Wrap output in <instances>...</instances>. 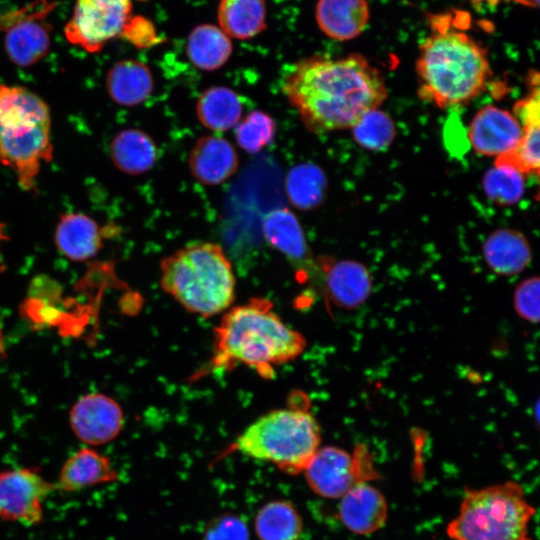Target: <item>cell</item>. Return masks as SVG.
<instances>
[{"instance_id":"4fadbf2b","label":"cell","mask_w":540,"mask_h":540,"mask_svg":"<svg viewBox=\"0 0 540 540\" xmlns=\"http://www.w3.org/2000/svg\"><path fill=\"white\" fill-rule=\"evenodd\" d=\"M528 78V95L518 100L513 107V114L522 128L521 139L513 151L497 157L494 162L513 167L524 176L539 173V74L531 71Z\"/></svg>"},{"instance_id":"3957f363","label":"cell","mask_w":540,"mask_h":540,"mask_svg":"<svg viewBox=\"0 0 540 540\" xmlns=\"http://www.w3.org/2000/svg\"><path fill=\"white\" fill-rule=\"evenodd\" d=\"M416 71L420 98L439 108L469 103L484 92L492 74L485 50L444 16L432 19Z\"/></svg>"},{"instance_id":"52a82bcc","label":"cell","mask_w":540,"mask_h":540,"mask_svg":"<svg viewBox=\"0 0 540 540\" xmlns=\"http://www.w3.org/2000/svg\"><path fill=\"white\" fill-rule=\"evenodd\" d=\"M534 513L521 485L506 481L468 489L446 531L452 540H531Z\"/></svg>"},{"instance_id":"4dcf8cb0","label":"cell","mask_w":540,"mask_h":540,"mask_svg":"<svg viewBox=\"0 0 540 540\" xmlns=\"http://www.w3.org/2000/svg\"><path fill=\"white\" fill-rule=\"evenodd\" d=\"M276 135L274 119L261 110L248 113L235 126V138L239 147L254 154L270 145Z\"/></svg>"},{"instance_id":"8d00e7d4","label":"cell","mask_w":540,"mask_h":540,"mask_svg":"<svg viewBox=\"0 0 540 540\" xmlns=\"http://www.w3.org/2000/svg\"><path fill=\"white\" fill-rule=\"evenodd\" d=\"M9 237L6 233V226L3 222H0V246L2 244V242L8 240Z\"/></svg>"},{"instance_id":"f1b7e54d","label":"cell","mask_w":540,"mask_h":540,"mask_svg":"<svg viewBox=\"0 0 540 540\" xmlns=\"http://www.w3.org/2000/svg\"><path fill=\"white\" fill-rule=\"evenodd\" d=\"M325 184L323 172L308 163L291 168L285 180L288 199L301 210L312 209L322 201Z\"/></svg>"},{"instance_id":"e575fe53","label":"cell","mask_w":540,"mask_h":540,"mask_svg":"<svg viewBox=\"0 0 540 540\" xmlns=\"http://www.w3.org/2000/svg\"><path fill=\"white\" fill-rule=\"evenodd\" d=\"M122 35L139 48L149 47L157 42L154 28L145 19H130Z\"/></svg>"},{"instance_id":"f546056e","label":"cell","mask_w":540,"mask_h":540,"mask_svg":"<svg viewBox=\"0 0 540 540\" xmlns=\"http://www.w3.org/2000/svg\"><path fill=\"white\" fill-rule=\"evenodd\" d=\"M487 197L498 205L519 202L525 191L524 175L513 167L494 164L483 177Z\"/></svg>"},{"instance_id":"d6986e66","label":"cell","mask_w":540,"mask_h":540,"mask_svg":"<svg viewBox=\"0 0 540 540\" xmlns=\"http://www.w3.org/2000/svg\"><path fill=\"white\" fill-rule=\"evenodd\" d=\"M118 479L119 474L109 457L93 447L85 446L66 459L54 486L55 490L73 493Z\"/></svg>"},{"instance_id":"44dd1931","label":"cell","mask_w":540,"mask_h":540,"mask_svg":"<svg viewBox=\"0 0 540 540\" xmlns=\"http://www.w3.org/2000/svg\"><path fill=\"white\" fill-rule=\"evenodd\" d=\"M263 235L300 272L311 263L308 245L297 217L287 208L271 211L264 219Z\"/></svg>"},{"instance_id":"74e56055","label":"cell","mask_w":540,"mask_h":540,"mask_svg":"<svg viewBox=\"0 0 540 540\" xmlns=\"http://www.w3.org/2000/svg\"><path fill=\"white\" fill-rule=\"evenodd\" d=\"M1 342H2V330H1V327H0V345H1Z\"/></svg>"},{"instance_id":"83f0119b","label":"cell","mask_w":540,"mask_h":540,"mask_svg":"<svg viewBox=\"0 0 540 540\" xmlns=\"http://www.w3.org/2000/svg\"><path fill=\"white\" fill-rule=\"evenodd\" d=\"M254 530L259 540H299L303 522L292 502L272 500L258 510Z\"/></svg>"},{"instance_id":"e0dca14e","label":"cell","mask_w":540,"mask_h":540,"mask_svg":"<svg viewBox=\"0 0 540 540\" xmlns=\"http://www.w3.org/2000/svg\"><path fill=\"white\" fill-rule=\"evenodd\" d=\"M239 158L234 146L224 137L202 136L188 155V167L193 177L205 185H219L237 171Z\"/></svg>"},{"instance_id":"2e32d148","label":"cell","mask_w":540,"mask_h":540,"mask_svg":"<svg viewBox=\"0 0 540 540\" xmlns=\"http://www.w3.org/2000/svg\"><path fill=\"white\" fill-rule=\"evenodd\" d=\"M338 515L349 531L369 535L385 525L388 505L378 489L366 482H358L340 497Z\"/></svg>"},{"instance_id":"4316f807","label":"cell","mask_w":540,"mask_h":540,"mask_svg":"<svg viewBox=\"0 0 540 540\" xmlns=\"http://www.w3.org/2000/svg\"><path fill=\"white\" fill-rule=\"evenodd\" d=\"M217 16L229 38L249 39L266 28L265 0H221Z\"/></svg>"},{"instance_id":"8992f818","label":"cell","mask_w":540,"mask_h":540,"mask_svg":"<svg viewBox=\"0 0 540 540\" xmlns=\"http://www.w3.org/2000/svg\"><path fill=\"white\" fill-rule=\"evenodd\" d=\"M320 443V427L312 413L306 407L290 405L260 416L237 437L233 447L249 458L296 475L303 473Z\"/></svg>"},{"instance_id":"30bf717a","label":"cell","mask_w":540,"mask_h":540,"mask_svg":"<svg viewBox=\"0 0 540 540\" xmlns=\"http://www.w3.org/2000/svg\"><path fill=\"white\" fill-rule=\"evenodd\" d=\"M54 490V483L36 467L0 471V519L25 527L39 525L44 501Z\"/></svg>"},{"instance_id":"ba28073f","label":"cell","mask_w":540,"mask_h":540,"mask_svg":"<svg viewBox=\"0 0 540 540\" xmlns=\"http://www.w3.org/2000/svg\"><path fill=\"white\" fill-rule=\"evenodd\" d=\"M55 4L36 0L0 17L5 52L12 63L29 67L41 61L51 45L48 15Z\"/></svg>"},{"instance_id":"1f68e13d","label":"cell","mask_w":540,"mask_h":540,"mask_svg":"<svg viewBox=\"0 0 540 540\" xmlns=\"http://www.w3.org/2000/svg\"><path fill=\"white\" fill-rule=\"evenodd\" d=\"M351 130L359 145L375 151L386 149L396 133L392 119L379 108L367 112Z\"/></svg>"},{"instance_id":"9a60e30c","label":"cell","mask_w":540,"mask_h":540,"mask_svg":"<svg viewBox=\"0 0 540 540\" xmlns=\"http://www.w3.org/2000/svg\"><path fill=\"white\" fill-rule=\"evenodd\" d=\"M324 288L330 302L338 308L353 310L363 305L372 293L367 267L356 260H321Z\"/></svg>"},{"instance_id":"603a6c76","label":"cell","mask_w":540,"mask_h":540,"mask_svg":"<svg viewBox=\"0 0 540 540\" xmlns=\"http://www.w3.org/2000/svg\"><path fill=\"white\" fill-rule=\"evenodd\" d=\"M154 80L148 66L141 61L126 59L116 62L106 76L110 98L126 107L146 101L153 92Z\"/></svg>"},{"instance_id":"9c48e42d","label":"cell","mask_w":540,"mask_h":540,"mask_svg":"<svg viewBox=\"0 0 540 540\" xmlns=\"http://www.w3.org/2000/svg\"><path fill=\"white\" fill-rule=\"evenodd\" d=\"M132 11L131 0H77L64 33L73 45L96 53L122 35Z\"/></svg>"},{"instance_id":"d4e9b609","label":"cell","mask_w":540,"mask_h":540,"mask_svg":"<svg viewBox=\"0 0 540 540\" xmlns=\"http://www.w3.org/2000/svg\"><path fill=\"white\" fill-rule=\"evenodd\" d=\"M243 105L239 95L225 86H213L198 98L196 114L200 123L215 132H223L241 120Z\"/></svg>"},{"instance_id":"836d02e7","label":"cell","mask_w":540,"mask_h":540,"mask_svg":"<svg viewBox=\"0 0 540 540\" xmlns=\"http://www.w3.org/2000/svg\"><path fill=\"white\" fill-rule=\"evenodd\" d=\"M203 540H250V534L242 518L225 514L215 517L208 523Z\"/></svg>"},{"instance_id":"5b68a950","label":"cell","mask_w":540,"mask_h":540,"mask_svg":"<svg viewBox=\"0 0 540 540\" xmlns=\"http://www.w3.org/2000/svg\"><path fill=\"white\" fill-rule=\"evenodd\" d=\"M53 158L51 115L47 103L20 85H0V164L19 186L35 189L42 164Z\"/></svg>"},{"instance_id":"6da1fadb","label":"cell","mask_w":540,"mask_h":540,"mask_svg":"<svg viewBox=\"0 0 540 540\" xmlns=\"http://www.w3.org/2000/svg\"><path fill=\"white\" fill-rule=\"evenodd\" d=\"M282 91L315 134L351 129L387 98L381 72L359 54L302 59L285 74Z\"/></svg>"},{"instance_id":"277c9868","label":"cell","mask_w":540,"mask_h":540,"mask_svg":"<svg viewBox=\"0 0 540 540\" xmlns=\"http://www.w3.org/2000/svg\"><path fill=\"white\" fill-rule=\"evenodd\" d=\"M160 284L183 308L202 317L224 313L235 299L232 264L222 247L211 242L188 244L165 257Z\"/></svg>"},{"instance_id":"7402d4cb","label":"cell","mask_w":540,"mask_h":540,"mask_svg":"<svg viewBox=\"0 0 540 540\" xmlns=\"http://www.w3.org/2000/svg\"><path fill=\"white\" fill-rule=\"evenodd\" d=\"M369 20L366 0H318L316 21L321 31L336 40H350L362 33Z\"/></svg>"},{"instance_id":"8fae6325","label":"cell","mask_w":540,"mask_h":540,"mask_svg":"<svg viewBox=\"0 0 540 540\" xmlns=\"http://www.w3.org/2000/svg\"><path fill=\"white\" fill-rule=\"evenodd\" d=\"M360 451L354 455L336 446L320 447L303 471L310 489L317 495L338 499L369 476L361 463Z\"/></svg>"},{"instance_id":"ac0fdd59","label":"cell","mask_w":540,"mask_h":540,"mask_svg":"<svg viewBox=\"0 0 540 540\" xmlns=\"http://www.w3.org/2000/svg\"><path fill=\"white\" fill-rule=\"evenodd\" d=\"M108 226L101 227L93 218L81 212H67L59 217L54 233L58 251L74 262L94 258L103 246Z\"/></svg>"},{"instance_id":"484cf974","label":"cell","mask_w":540,"mask_h":540,"mask_svg":"<svg viewBox=\"0 0 540 540\" xmlns=\"http://www.w3.org/2000/svg\"><path fill=\"white\" fill-rule=\"evenodd\" d=\"M186 53L198 69L214 71L221 68L232 54L230 38L217 26L202 24L189 34Z\"/></svg>"},{"instance_id":"7c38bea8","label":"cell","mask_w":540,"mask_h":540,"mask_svg":"<svg viewBox=\"0 0 540 540\" xmlns=\"http://www.w3.org/2000/svg\"><path fill=\"white\" fill-rule=\"evenodd\" d=\"M123 423L120 405L102 393L82 396L69 413V424L74 435L90 447L113 441L120 434Z\"/></svg>"},{"instance_id":"d590c367","label":"cell","mask_w":540,"mask_h":540,"mask_svg":"<svg viewBox=\"0 0 540 540\" xmlns=\"http://www.w3.org/2000/svg\"><path fill=\"white\" fill-rule=\"evenodd\" d=\"M487 1L492 4H496L500 1H513V2H517L523 5H528L532 7L538 6V3H539V0H487Z\"/></svg>"},{"instance_id":"d6a6232c","label":"cell","mask_w":540,"mask_h":540,"mask_svg":"<svg viewBox=\"0 0 540 540\" xmlns=\"http://www.w3.org/2000/svg\"><path fill=\"white\" fill-rule=\"evenodd\" d=\"M540 280L532 276L521 281L513 293V307L517 315L529 323H538L540 317Z\"/></svg>"},{"instance_id":"ffe728a7","label":"cell","mask_w":540,"mask_h":540,"mask_svg":"<svg viewBox=\"0 0 540 540\" xmlns=\"http://www.w3.org/2000/svg\"><path fill=\"white\" fill-rule=\"evenodd\" d=\"M482 251L486 265L499 276L517 275L531 262L529 242L521 232L511 228L492 232Z\"/></svg>"},{"instance_id":"7a4b0ae2","label":"cell","mask_w":540,"mask_h":540,"mask_svg":"<svg viewBox=\"0 0 540 540\" xmlns=\"http://www.w3.org/2000/svg\"><path fill=\"white\" fill-rule=\"evenodd\" d=\"M213 337L211 369L243 365L268 379L277 367L295 360L306 348L303 335L285 324L272 303L263 298L230 307Z\"/></svg>"},{"instance_id":"5bb4252c","label":"cell","mask_w":540,"mask_h":540,"mask_svg":"<svg viewBox=\"0 0 540 540\" xmlns=\"http://www.w3.org/2000/svg\"><path fill=\"white\" fill-rule=\"evenodd\" d=\"M521 135V125L513 112L493 105L480 109L468 128V139L474 151L496 158L513 151Z\"/></svg>"},{"instance_id":"cb8c5ba5","label":"cell","mask_w":540,"mask_h":540,"mask_svg":"<svg viewBox=\"0 0 540 540\" xmlns=\"http://www.w3.org/2000/svg\"><path fill=\"white\" fill-rule=\"evenodd\" d=\"M110 156L120 171L139 175L154 166L158 152L154 140L146 132L139 129H125L112 139Z\"/></svg>"}]
</instances>
